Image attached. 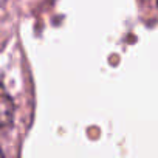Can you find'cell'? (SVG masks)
I'll use <instances>...</instances> for the list:
<instances>
[{
	"mask_svg": "<svg viewBox=\"0 0 158 158\" xmlns=\"http://www.w3.org/2000/svg\"><path fill=\"white\" fill-rule=\"evenodd\" d=\"M3 2H5V0H0V3H3Z\"/></svg>",
	"mask_w": 158,
	"mask_h": 158,
	"instance_id": "3",
	"label": "cell"
},
{
	"mask_svg": "<svg viewBox=\"0 0 158 158\" xmlns=\"http://www.w3.org/2000/svg\"><path fill=\"white\" fill-rule=\"evenodd\" d=\"M14 116V102L6 90L0 85V130L6 129L13 123Z\"/></svg>",
	"mask_w": 158,
	"mask_h": 158,
	"instance_id": "1",
	"label": "cell"
},
{
	"mask_svg": "<svg viewBox=\"0 0 158 158\" xmlns=\"http://www.w3.org/2000/svg\"><path fill=\"white\" fill-rule=\"evenodd\" d=\"M0 158H3V150H2V147H0Z\"/></svg>",
	"mask_w": 158,
	"mask_h": 158,
	"instance_id": "2",
	"label": "cell"
}]
</instances>
